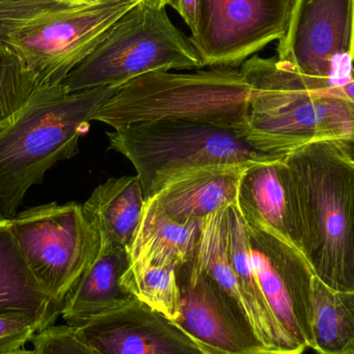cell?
Returning a JSON list of instances; mask_svg holds the SVG:
<instances>
[{
  "label": "cell",
  "instance_id": "27",
  "mask_svg": "<svg viewBox=\"0 0 354 354\" xmlns=\"http://www.w3.org/2000/svg\"><path fill=\"white\" fill-rule=\"evenodd\" d=\"M320 93H326V95H334V97H341V99L347 100L354 103V68L351 72V78L346 84L338 87H330V88L322 89Z\"/></svg>",
  "mask_w": 354,
  "mask_h": 354
},
{
  "label": "cell",
  "instance_id": "25",
  "mask_svg": "<svg viewBox=\"0 0 354 354\" xmlns=\"http://www.w3.org/2000/svg\"><path fill=\"white\" fill-rule=\"evenodd\" d=\"M35 354H103L83 342L74 326H51L35 337L32 340Z\"/></svg>",
  "mask_w": 354,
  "mask_h": 354
},
{
  "label": "cell",
  "instance_id": "4",
  "mask_svg": "<svg viewBox=\"0 0 354 354\" xmlns=\"http://www.w3.org/2000/svg\"><path fill=\"white\" fill-rule=\"evenodd\" d=\"M239 71L251 91L245 140L254 149L285 156L312 143L354 141L353 102L308 91L277 57L254 56Z\"/></svg>",
  "mask_w": 354,
  "mask_h": 354
},
{
  "label": "cell",
  "instance_id": "14",
  "mask_svg": "<svg viewBox=\"0 0 354 354\" xmlns=\"http://www.w3.org/2000/svg\"><path fill=\"white\" fill-rule=\"evenodd\" d=\"M245 216L304 253V226L295 177L285 156L250 166L239 183L236 200Z\"/></svg>",
  "mask_w": 354,
  "mask_h": 354
},
{
  "label": "cell",
  "instance_id": "18",
  "mask_svg": "<svg viewBox=\"0 0 354 354\" xmlns=\"http://www.w3.org/2000/svg\"><path fill=\"white\" fill-rule=\"evenodd\" d=\"M201 223L176 222L153 198L147 200L138 230L128 250L130 262L176 268L185 263L197 249Z\"/></svg>",
  "mask_w": 354,
  "mask_h": 354
},
{
  "label": "cell",
  "instance_id": "28",
  "mask_svg": "<svg viewBox=\"0 0 354 354\" xmlns=\"http://www.w3.org/2000/svg\"><path fill=\"white\" fill-rule=\"evenodd\" d=\"M345 149L347 155L351 157V161H353L354 166V141H351V142H337Z\"/></svg>",
  "mask_w": 354,
  "mask_h": 354
},
{
  "label": "cell",
  "instance_id": "17",
  "mask_svg": "<svg viewBox=\"0 0 354 354\" xmlns=\"http://www.w3.org/2000/svg\"><path fill=\"white\" fill-rule=\"evenodd\" d=\"M226 245L243 307L260 340L272 354H295L260 288L247 226L236 202L226 209Z\"/></svg>",
  "mask_w": 354,
  "mask_h": 354
},
{
  "label": "cell",
  "instance_id": "11",
  "mask_svg": "<svg viewBox=\"0 0 354 354\" xmlns=\"http://www.w3.org/2000/svg\"><path fill=\"white\" fill-rule=\"evenodd\" d=\"M295 0H200L195 35L189 37L202 66L232 68L288 28Z\"/></svg>",
  "mask_w": 354,
  "mask_h": 354
},
{
  "label": "cell",
  "instance_id": "15",
  "mask_svg": "<svg viewBox=\"0 0 354 354\" xmlns=\"http://www.w3.org/2000/svg\"><path fill=\"white\" fill-rule=\"evenodd\" d=\"M251 165L209 166L183 172L151 198L176 222H202L236 202L241 177Z\"/></svg>",
  "mask_w": 354,
  "mask_h": 354
},
{
  "label": "cell",
  "instance_id": "10",
  "mask_svg": "<svg viewBox=\"0 0 354 354\" xmlns=\"http://www.w3.org/2000/svg\"><path fill=\"white\" fill-rule=\"evenodd\" d=\"M241 214L260 288L295 354H303L313 345L315 274L303 252L261 223Z\"/></svg>",
  "mask_w": 354,
  "mask_h": 354
},
{
  "label": "cell",
  "instance_id": "29",
  "mask_svg": "<svg viewBox=\"0 0 354 354\" xmlns=\"http://www.w3.org/2000/svg\"><path fill=\"white\" fill-rule=\"evenodd\" d=\"M147 3L151 6H158V8H166V0H145Z\"/></svg>",
  "mask_w": 354,
  "mask_h": 354
},
{
  "label": "cell",
  "instance_id": "19",
  "mask_svg": "<svg viewBox=\"0 0 354 354\" xmlns=\"http://www.w3.org/2000/svg\"><path fill=\"white\" fill-rule=\"evenodd\" d=\"M145 202L140 178L132 176L108 179L82 206L101 236L129 250L138 230Z\"/></svg>",
  "mask_w": 354,
  "mask_h": 354
},
{
  "label": "cell",
  "instance_id": "22",
  "mask_svg": "<svg viewBox=\"0 0 354 354\" xmlns=\"http://www.w3.org/2000/svg\"><path fill=\"white\" fill-rule=\"evenodd\" d=\"M176 266L130 262L120 284L133 297L161 312L170 319L179 315V291Z\"/></svg>",
  "mask_w": 354,
  "mask_h": 354
},
{
  "label": "cell",
  "instance_id": "23",
  "mask_svg": "<svg viewBox=\"0 0 354 354\" xmlns=\"http://www.w3.org/2000/svg\"><path fill=\"white\" fill-rule=\"evenodd\" d=\"M41 88L25 64L0 45V126L10 124Z\"/></svg>",
  "mask_w": 354,
  "mask_h": 354
},
{
  "label": "cell",
  "instance_id": "30",
  "mask_svg": "<svg viewBox=\"0 0 354 354\" xmlns=\"http://www.w3.org/2000/svg\"><path fill=\"white\" fill-rule=\"evenodd\" d=\"M8 354H35V351H26V349H20V351H15V353H8Z\"/></svg>",
  "mask_w": 354,
  "mask_h": 354
},
{
  "label": "cell",
  "instance_id": "6",
  "mask_svg": "<svg viewBox=\"0 0 354 354\" xmlns=\"http://www.w3.org/2000/svg\"><path fill=\"white\" fill-rule=\"evenodd\" d=\"M106 134L109 149L134 166L147 200L183 172L278 157L254 149L237 131L189 120L135 122Z\"/></svg>",
  "mask_w": 354,
  "mask_h": 354
},
{
  "label": "cell",
  "instance_id": "16",
  "mask_svg": "<svg viewBox=\"0 0 354 354\" xmlns=\"http://www.w3.org/2000/svg\"><path fill=\"white\" fill-rule=\"evenodd\" d=\"M129 266L128 250L101 236L99 254L64 299L60 315L66 324L82 326L134 299L120 284Z\"/></svg>",
  "mask_w": 354,
  "mask_h": 354
},
{
  "label": "cell",
  "instance_id": "24",
  "mask_svg": "<svg viewBox=\"0 0 354 354\" xmlns=\"http://www.w3.org/2000/svg\"><path fill=\"white\" fill-rule=\"evenodd\" d=\"M46 328L43 322L31 314L16 311L0 313V354L23 349Z\"/></svg>",
  "mask_w": 354,
  "mask_h": 354
},
{
  "label": "cell",
  "instance_id": "3",
  "mask_svg": "<svg viewBox=\"0 0 354 354\" xmlns=\"http://www.w3.org/2000/svg\"><path fill=\"white\" fill-rule=\"evenodd\" d=\"M141 0H6L0 2V45L41 87L60 85Z\"/></svg>",
  "mask_w": 354,
  "mask_h": 354
},
{
  "label": "cell",
  "instance_id": "5",
  "mask_svg": "<svg viewBox=\"0 0 354 354\" xmlns=\"http://www.w3.org/2000/svg\"><path fill=\"white\" fill-rule=\"evenodd\" d=\"M250 86L241 71L153 72L118 87L93 116L111 128L158 120L204 122L235 130L245 139Z\"/></svg>",
  "mask_w": 354,
  "mask_h": 354
},
{
  "label": "cell",
  "instance_id": "21",
  "mask_svg": "<svg viewBox=\"0 0 354 354\" xmlns=\"http://www.w3.org/2000/svg\"><path fill=\"white\" fill-rule=\"evenodd\" d=\"M312 339L315 354H354V292L333 290L314 278Z\"/></svg>",
  "mask_w": 354,
  "mask_h": 354
},
{
  "label": "cell",
  "instance_id": "12",
  "mask_svg": "<svg viewBox=\"0 0 354 354\" xmlns=\"http://www.w3.org/2000/svg\"><path fill=\"white\" fill-rule=\"evenodd\" d=\"M179 315L174 322L205 354H272L241 301L225 293L196 263L176 268Z\"/></svg>",
  "mask_w": 354,
  "mask_h": 354
},
{
  "label": "cell",
  "instance_id": "13",
  "mask_svg": "<svg viewBox=\"0 0 354 354\" xmlns=\"http://www.w3.org/2000/svg\"><path fill=\"white\" fill-rule=\"evenodd\" d=\"M74 328L103 354H205L174 320L136 297Z\"/></svg>",
  "mask_w": 354,
  "mask_h": 354
},
{
  "label": "cell",
  "instance_id": "7",
  "mask_svg": "<svg viewBox=\"0 0 354 354\" xmlns=\"http://www.w3.org/2000/svg\"><path fill=\"white\" fill-rule=\"evenodd\" d=\"M203 68L189 37L166 8L141 0L127 10L103 41L62 81L66 93L120 87L153 72Z\"/></svg>",
  "mask_w": 354,
  "mask_h": 354
},
{
  "label": "cell",
  "instance_id": "1",
  "mask_svg": "<svg viewBox=\"0 0 354 354\" xmlns=\"http://www.w3.org/2000/svg\"><path fill=\"white\" fill-rule=\"evenodd\" d=\"M118 87L66 93L62 84L43 87L0 126V218L10 220L27 191L43 183L54 164L78 153L97 110Z\"/></svg>",
  "mask_w": 354,
  "mask_h": 354
},
{
  "label": "cell",
  "instance_id": "2",
  "mask_svg": "<svg viewBox=\"0 0 354 354\" xmlns=\"http://www.w3.org/2000/svg\"><path fill=\"white\" fill-rule=\"evenodd\" d=\"M295 177L304 226V255L333 290L354 292V166L337 142L285 155Z\"/></svg>",
  "mask_w": 354,
  "mask_h": 354
},
{
  "label": "cell",
  "instance_id": "26",
  "mask_svg": "<svg viewBox=\"0 0 354 354\" xmlns=\"http://www.w3.org/2000/svg\"><path fill=\"white\" fill-rule=\"evenodd\" d=\"M166 6L176 10L191 30V35H195L199 19L200 0H166Z\"/></svg>",
  "mask_w": 354,
  "mask_h": 354
},
{
  "label": "cell",
  "instance_id": "20",
  "mask_svg": "<svg viewBox=\"0 0 354 354\" xmlns=\"http://www.w3.org/2000/svg\"><path fill=\"white\" fill-rule=\"evenodd\" d=\"M12 311L31 314L49 328L62 308L50 299L27 266L10 220L0 218V313Z\"/></svg>",
  "mask_w": 354,
  "mask_h": 354
},
{
  "label": "cell",
  "instance_id": "31",
  "mask_svg": "<svg viewBox=\"0 0 354 354\" xmlns=\"http://www.w3.org/2000/svg\"><path fill=\"white\" fill-rule=\"evenodd\" d=\"M6 1V0H0V2Z\"/></svg>",
  "mask_w": 354,
  "mask_h": 354
},
{
  "label": "cell",
  "instance_id": "8",
  "mask_svg": "<svg viewBox=\"0 0 354 354\" xmlns=\"http://www.w3.org/2000/svg\"><path fill=\"white\" fill-rule=\"evenodd\" d=\"M10 228L33 276L62 310L66 295L99 254L97 227L80 204L53 202L15 214Z\"/></svg>",
  "mask_w": 354,
  "mask_h": 354
},
{
  "label": "cell",
  "instance_id": "9",
  "mask_svg": "<svg viewBox=\"0 0 354 354\" xmlns=\"http://www.w3.org/2000/svg\"><path fill=\"white\" fill-rule=\"evenodd\" d=\"M277 52L308 91L346 84L354 68V0H295Z\"/></svg>",
  "mask_w": 354,
  "mask_h": 354
}]
</instances>
